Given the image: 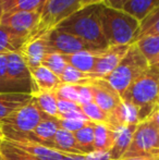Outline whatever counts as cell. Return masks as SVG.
Segmentation results:
<instances>
[{
	"label": "cell",
	"mask_w": 159,
	"mask_h": 160,
	"mask_svg": "<svg viewBox=\"0 0 159 160\" xmlns=\"http://www.w3.org/2000/svg\"><path fill=\"white\" fill-rule=\"evenodd\" d=\"M149 68V64L136 44H132L118 67L104 80L117 91L120 97L129 86Z\"/></svg>",
	"instance_id": "277c9868"
},
{
	"label": "cell",
	"mask_w": 159,
	"mask_h": 160,
	"mask_svg": "<svg viewBox=\"0 0 159 160\" xmlns=\"http://www.w3.org/2000/svg\"><path fill=\"white\" fill-rule=\"evenodd\" d=\"M4 139L14 147L23 150L37 160H61L63 158L64 152H60L36 142L28 141V139Z\"/></svg>",
	"instance_id": "5bb4252c"
},
{
	"label": "cell",
	"mask_w": 159,
	"mask_h": 160,
	"mask_svg": "<svg viewBox=\"0 0 159 160\" xmlns=\"http://www.w3.org/2000/svg\"><path fill=\"white\" fill-rule=\"evenodd\" d=\"M116 138V131L106 123L94 124V149L95 152H109Z\"/></svg>",
	"instance_id": "d6986e66"
},
{
	"label": "cell",
	"mask_w": 159,
	"mask_h": 160,
	"mask_svg": "<svg viewBox=\"0 0 159 160\" xmlns=\"http://www.w3.org/2000/svg\"><path fill=\"white\" fill-rule=\"evenodd\" d=\"M121 99L137 109L140 122L148 119L157 109L159 100V70L149 65L148 69L130 85L125 93L121 96Z\"/></svg>",
	"instance_id": "7a4b0ae2"
},
{
	"label": "cell",
	"mask_w": 159,
	"mask_h": 160,
	"mask_svg": "<svg viewBox=\"0 0 159 160\" xmlns=\"http://www.w3.org/2000/svg\"><path fill=\"white\" fill-rule=\"evenodd\" d=\"M102 3L84 7L68 19L63 20L56 28L71 34L102 49L108 48L102 25Z\"/></svg>",
	"instance_id": "6da1fadb"
},
{
	"label": "cell",
	"mask_w": 159,
	"mask_h": 160,
	"mask_svg": "<svg viewBox=\"0 0 159 160\" xmlns=\"http://www.w3.org/2000/svg\"><path fill=\"white\" fill-rule=\"evenodd\" d=\"M2 15H3V8H2V0H0V21L2 19Z\"/></svg>",
	"instance_id": "bcb514c9"
},
{
	"label": "cell",
	"mask_w": 159,
	"mask_h": 160,
	"mask_svg": "<svg viewBox=\"0 0 159 160\" xmlns=\"http://www.w3.org/2000/svg\"><path fill=\"white\" fill-rule=\"evenodd\" d=\"M94 124H95V122L89 121L84 128H82L77 132L73 133L75 139H77V147L83 155H87L95 152V149H94Z\"/></svg>",
	"instance_id": "4316f807"
},
{
	"label": "cell",
	"mask_w": 159,
	"mask_h": 160,
	"mask_svg": "<svg viewBox=\"0 0 159 160\" xmlns=\"http://www.w3.org/2000/svg\"><path fill=\"white\" fill-rule=\"evenodd\" d=\"M149 118H151L152 120H153L154 122L156 123V125H157V127L159 128V109H157L156 111H154V113L152 114Z\"/></svg>",
	"instance_id": "b9f144b4"
},
{
	"label": "cell",
	"mask_w": 159,
	"mask_h": 160,
	"mask_svg": "<svg viewBox=\"0 0 159 160\" xmlns=\"http://www.w3.org/2000/svg\"><path fill=\"white\" fill-rule=\"evenodd\" d=\"M32 97L45 114L58 118V99L55 92H35Z\"/></svg>",
	"instance_id": "d4e9b609"
},
{
	"label": "cell",
	"mask_w": 159,
	"mask_h": 160,
	"mask_svg": "<svg viewBox=\"0 0 159 160\" xmlns=\"http://www.w3.org/2000/svg\"><path fill=\"white\" fill-rule=\"evenodd\" d=\"M105 0H82V8L88 6H93V4H100L104 3Z\"/></svg>",
	"instance_id": "60d3db41"
},
{
	"label": "cell",
	"mask_w": 159,
	"mask_h": 160,
	"mask_svg": "<svg viewBox=\"0 0 159 160\" xmlns=\"http://www.w3.org/2000/svg\"><path fill=\"white\" fill-rule=\"evenodd\" d=\"M42 65H44L45 68L50 70L52 73H55L56 75L60 78V75L64 71V69L67 68L68 63L66 62L63 55H61V53L48 52L44 57V59H42Z\"/></svg>",
	"instance_id": "f546056e"
},
{
	"label": "cell",
	"mask_w": 159,
	"mask_h": 160,
	"mask_svg": "<svg viewBox=\"0 0 159 160\" xmlns=\"http://www.w3.org/2000/svg\"><path fill=\"white\" fill-rule=\"evenodd\" d=\"M44 1H47V0H44ZM44 3H45V2H44Z\"/></svg>",
	"instance_id": "f907efd6"
},
{
	"label": "cell",
	"mask_w": 159,
	"mask_h": 160,
	"mask_svg": "<svg viewBox=\"0 0 159 160\" xmlns=\"http://www.w3.org/2000/svg\"><path fill=\"white\" fill-rule=\"evenodd\" d=\"M102 53L82 51V52L72 53V55H63V58L67 63L71 65V67H73L74 69L79 70V71L83 72V73L91 74L93 72L94 68H95L98 57Z\"/></svg>",
	"instance_id": "ffe728a7"
},
{
	"label": "cell",
	"mask_w": 159,
	"mask_h": 160,
	"mask_svg": "<svg viewBox=\"0 0 159 160\" xmlns=\"http://www.w3.org/2000/svg\"><path fill=\"white\" fill-rule=\"evenodd\" d=\"M57 99H62V100L73 101V102L79 103V95H77V85L70 84H60V86L55 91Z\"/></svg>",
	"instance_id": "d6a6232c"
},
{
	"label": "cell",
	"mask_w": 159,
	"mask_h": 160,
	"mask_svg": "<svg viewBox=\"0 0 159 160\" xmlns=\"http://www.w3.org/2000/svg\"><path fill=\"white\" fill-rule=\"evenodd\" d=\"M40 12H14L2 15L0 26L9 28L17 35L24 36L28 39L38 28Z\"/></svg>",
	"instance_id": "30bf717a"
},
{
	"label": "cell",
	"mask_w": 159,
	"mask_h": 160,
	"mask_svg": "<svg viewBox=\"0 0 159 160\" xmlns=\"http://www.w3.org/2000/svg\"><path fill=\"white\" fill-rule=\"evenodd\" d=\"M0 160H4L3 156H2V152H1V149H0Z\"/></svg>",
	"instance_id": "7dc6e473"
},
{
	"label": "cell",
	"mask_w": 159,
	"mask_h": 160,
	"mask_svg": "<svg viewBox=\"0 0 159 160\" xmlns=\"http://www.w3.org/2000/svg\"><path fill=\"white\" fill-rule=\"evenodd\" d=\"M82 9V0H47L40 11L38 28L30 38L39 37ZM28 38V39H30Z\"/></svg>",
	"instance_id": "8992f818"
},
{
	"label": "cell",
	"mask_w": 159,
	"mask_h": 160,
	"mask_svg": "<svg viewBox=\"0 0 159 160\" xmlns=\"http://www.w3.org/2000/svg\"><path fill=\"white\" fill-rule=\"evenodd\" d=\"M157 109H159V100H158V105H157ZM156 109V110H157Z\"/></svg>",
	"instance_id": "c3c4849f"
},
{
	"label": "cell",
	"mask_w": 159,
	"mask_h": 160,
	"mask_svg": "<svg viewBox=\"0 0 159 160\" xmlns=\"http://www.w3.org/2000/svg\"><path fill=\"white\" fill-rule=\"evenodd\" d=\"M102 25L108 46L132 45L135 42L141 22L123 10L102 3Z\"/></svg>",
	"instance_id": "3957f363"
},
{
	"label": "cell",
	"mask_w": 159,
	"mask_h": 160,
	"mask_svg": "<svg viewBox=\"0 0 159 160\" xmlns=\"http://www.w3.org/2000/svg\"><path fill=\"white\" fill-rule=\"evenodd\" d=\"M136 125L137 124L127 125V127L120 128L119 130L116 131L115 143H113L112 148L109 152L111 160H120L123 158L124 154L131 145Z\"/></svg>",
	"instance_id": "ac0fdd59"
},
{
	"label": "cell",
	"mask_w": 159,
	"mask_h": 160,
	"mask_svg": "<svg viewBox=\"0 0 159 160\" xmlns=\"http://www.w3.org/2000/svg\"><path fill=\"white\" fill-rule=\"evenodd\" d=\"M157 158H148V157H130V158H122L120 160H156Z\"/></svg>",
	"instance_id": "7bdbcfd3"
},
{
	"label": "cell",
	"mask_w": 159,
	"mask_h": 160,
	"mask_svg": "<svg viewBox=\"0 0 159 160\" xmlns=\"http://www.w3.org/2000/svg\"><path fill=\"white\" fill-rule=\"evenodd\" d=\"M77 95H79V105H85L93 101V93L89 85H77Z\"/></svg>",
	"instance_id": "d590c367"
},
{
	"label": "cell",
	"mask_w": 159,
	"mask_h": 160,
	"mask_svg": "<svg viewBox=\"0 0 159 160\" xmlns=\"http://www.w3.org/2000/svg\"><path fill=\"white\" fill-rule=\"evenodd\" d=\"M130 157H159V128L151 118L136 125L131 145L123 158Z\"/></svg>",
	"instance_id": "5b68a950"
},
{
	"label": "cell",
	"mask_w": 159,
	"mask_h": 160,
	"mask_svg": "<svg viewBox=\"0 0 159 160\" xmlns=\"http://www.w3.org/2000/svg\"><path fill=\"white\" fill-rule=\"evenodd\" d=\"M0 149H1L2 156H3L4 160H37L34 157L31 156V155L26 154L25 152L11 145L6 139H4L3 143L0 146Z\"/></svg>",
	"instance_id": "1f68e13d"
},
{
	"label": "cell",
	"mask_w": 159,
	"mask_h": 160,
	"mask_svg": "<svg viewBox=\"0 0 159 160\" xmlns=\"http://www.w3.org/2000/svg\"><path fill=\"white\" fill-rule=\"evenodd\" d=\"M61 160H85V155L81 154H70V152H64L63 158Z\"/></svg>",
	"instance_id": "ab89813d"
},
{
	"label": "cell",
	"mask_w": 159,
	"mask_h": 160,
	"mask_svg": "<svg viewBox=\"0 0 159 160\" xmlns=\"http://www.w3.org/2000/svg\"><path fill=\"white\" fill-rule=\"evenodd\" d=\"M135 44L149 65L159 57V35L145 36L136 40Z\"/></svg>",
	"instance_id": "484cf974"
},
{
	"label": "cell",
	"mask_w": 159,
	"mask_h": 160,
	"mask_svg": "<svg viewBox=\"0 0 159 160\" xmlns=\"http://www.w3.org/2000/svg\"><path fill=\"white\" fill-rule=\"evenodd\" d=\"M7 55H0V92H4L6 88V76H7Z\"/></svg>",
	"instance_id": "8d00e7d4"
},
{
	"label": "cell",
	"mask_w": 159,
	"mask_h": 160,
	"mask_svg": "<svg viewBox=\"0 0 159 160\" xmlns=\"http://www.w3.org/2000/svg\"><path fill=\"white\" fill-rule=\"evenodd\" d=\"M48 52H51L45 35L27 39V42L22 47L20 55L22 56L28 70H33L42 65V59Z\"/></svg>",
	"instance_id": "4fadbf2b"
},
{
	"label": "cell",
	"mask_w": 159,
	"mask_h": 160,
	"mask_svg": "<svg viewBox=\"0 0 159 160\" xmlns=\"http://www.w3.org/2000/svg\"><path fill=\"white\" fill-rule=\"evenodd\" d=\"M152 67H155V68H157V69L159 70V57L157 58V59L155 60V61L153 62V63L151 64Z\"/></svg>",
	"instance_id": "f6af8a7d"
},
{
	"label": "cell",
	"mask_w": 159,
	"mask_h": 160,
	"mask_svg": "<svg viewBox=\"0 0 159 160\" xmlns=\"http://www.w3.org/2000/svg\"><path fill=\"white\" fill-rule=\"evenodd\" d=\"M44 0H2L3 14L14 12H34L42 11Z\"/></svg>",
	"instance_id": "cb8c5ba5"
},
{
	"label": "cell",
	"mask_w": 159,
	"mask_h": 160,
	"mask_svg": "<svg viewBox=\"0 0 159 160\" xmlns=\"http://www.w3.org/2000/svg\"><path fill=\"white\" fill-rule=\"evenodd\" d=\"M131 45H118V46H109L102 55L98 57L96 61L95 68L91 75L95 80H104L105 78L109 75L118 64L121 62V60L124 58L129 50Z\"/></svg>",
	"instance_id": "8fae6325"
},
{
	"label": "cell",
	"mask_w": 159,
	"mask_h": 160,
	"mask_svg": "<svg viewBox=\"0 0 159 160\" xmlns=\"http://www.w3.org/2000/svg\"><path fill=\"white\" fill-rule=\"evenodd\" d=\"M7 76H6V88L17 89L25 88L30 89L32 93V76L25 64L22 56L19 52L7 53Z\"/></svg>",
	"instance_id": "9c48e42d"
},
{
	"label": "cell",
	"mask_w": 159,
	"mask_h": 160,
	"mask_svg": "<svg viewBox=\"0 0 159 160\" xmlns=\"http://www.w3.org/2000/svg\"><path fill=\"white\" fill-rule=\"evenodd\" d=\"M32 100V94L0 92V122Z\"/></svg>",
	"instance_id": "e0dca14e"
},
{
	"label": "cell",
	"mask_w": 159,
	"mask_h": 160,
	"mask_svg": "<svg viewBox=\"0 0 159 160\" xmlns=\"http://www.w3.org/2000/svg\"><path fill=\"white\" fill-rule=\"evenodd\" d=\"M46 116L47 114H45L39 109L32 97L30 102L7 117L0 123L3 128V132L25 135L32 133Z\"/></svg>",
	"instance_id": "52a82bcc"
},
{
	"label": "cell",
	"mask_w": 159,
	"mask_h": 160,
	"mask_svg": "<svg viewBox=\"0 0 159 160\" xmlns=\"http://www.w3.org/2000/svg\"><path fill=\"white\" fill-rule=\"evenodd\" d=\"M156 160H159V157H158V158H157V159H156Z\"/></svg>",
	"instance_id": "681fc988"
},
{
	"label": "cell",
	"mask_w": 159,
	"mask_h": 160,
	"mask_svg": "<svg viewBox=\"0 0 159 160\" xmlns=\"http://www.w3.org/2000/svg\"><path fill=\"white\" fill-rule=\"evenodd\" d=\"M27 38L17 35L9 28L0 26V55L20 52Z\"/></svg>",
	"instance_id": "44dd1931"
},
{
	"label": "cell",
	"mask_w": 159,
	"mask_h": 160,
	"mask_svg": "<svg viewBox=\"0 0 159 160\" xmlns=\"http://www.w3.org/2000/svg\"><path fill=\"white\" fill-rule=\"evenodd\" d=\"M59 78L62 84L70 85H89L95 80L89 73H83L69 64L67 65Z\"/></svg>",
	"instance_id": "83f0119b"
},
{
	"label": "cell",
	"mask_w": 159,
	"mask_h": 160,
	"mask_svg": "<svg viewBox=\"0 0 159 160\" xmlns=\"http://www.w3.org/2000/svg\"><path fill=\"white\" fill-rule=\"evenodd\" d=\"M81 109V106L77 102L68 100H62V99H58V118L62 114L69 113V112L77 111Z\"/></svg>",
	"instance_id": "e575fe53"
},
{
	"label": "cell",
	"mask_w": 159,
	"mask_h": 160,
	"mask_svg": "<svg viewBox=\"0 0 159 160\" xmlns=\"http://www.w3.org/2000/svg\"><path fill=\"white\" fill-rule=\"evenodd\" d=\"M152 35H159V7L154 9L143 21H141L135 42L142 37Z\"/></svg>",
	"instance_id": "f1b7e54d"
},
{
	"label": "cell",
	"mask_w": 159,
	"mask_h": 160,
	"mask_svg": "<svg viewBox=\"0 0 159 160\" xmlns=\"http://www.w3.org/2000/svg\"><path fill=\"white\" fill-rule=\"evenodd\" d=\"M32 76V93L35 92H55L61 84L59 76L45 68L39 65L36 69L31 70Z\"/></svg>",
	"instance_id": "2e32d148"
},
{
	"label": "cell",
	"mask_w": 159,
	"mask_h": 160,
	"mask_svg": "<svg viewBox=\"0 0 159 160\" xmlns=\"http://www.w3.org/2000/svg\"><path fill=\"white\" fill-rule=\"evenodd\" d=\"M129 0H105L104 3L105 6L109 7V8H113V9H118V10H122L124 4Z\"/></svg>",
	"instance_id": "f35d334b"
},
{
	"label": "cell",
	"mask_w": 159,
	"mask_h": 160,
	"mask_svg": "<svg viewBox=\"0 0 159 160\" xmlns=\"http://www.w3.org/2000/svg\"><path fill=\"white\" fill-rule=\"evenodd\" d=\"M83 113L85 114L87 119L92 122L95 123H108V114L104 111L102 109H100L94 101L85 105L81 106Z\"/></svg>",
	"instance_id": "4dcf8cb0"
},
{
	"label": "cell",
	"mask_w": 159,
	"mask_h": 160,
	"mask_svg": "<svg viewBox=\"0 0 159 160\" xmlns=\"http://www.w3.org/2000/svg\"><path fill=\"white\" fill-rule=\"evenodd\" d=\"M138 113L137 109L131 103L121 101V103L108 116L107 125L112 130L117 131L120 128L127 127L131 124H138Z\"/></svg>",
	"instance_id": "9a60e30c"
},
{
	"label": "cell",
	"mask_w": 159,
	"mask_h": 160,
	"mask_svg": "<svg viewBox=\"0 0 159 160\" xmlns=\"http://www.w3.org/2000/svg\"><path fill=\"white\" fill-rule=\"evenodd\" d=\"M85 160H111L109 152H93L91 154L85 155Z\"/></svg>",
	"instance_id": "74e56055"
},
{
	"label": "cell",
	"mask_w": 159,
	"mask_h": 160,
	"mask_svg": "<svg viewBox=\"0 0 159 160\" xmlns=\"http://www.w3.org/2000/svg\"><path fill=\"white\" fill-rule=\"evenodd\" d=\"M157 7L159 0H129L122 10L141 22Z\"/></svg>",
	"instance_id": "7402d4cb"
},
{
	"label": "cell",
	"mask_w": 159,
	"mask_h": 160,
	"mask_svg": "<svg viewBox=\"0 0 159 160\" xmlns=\"http://www.w3.org/2000/svg\"><path fill=\"white\" fill-rule=\"evenodd\" d=\"M93 93V101L107 114H110L121 103L122 99L115 88L105 80H94L89 84Z\"/></svg>",
	"instance_id": "7c38bea8"
},
{
	"label": "cell",
	"mask_w": 159,
	"mask_h": 160,
	"mask_svg": "<svg viewBox=\"0 0 159 160\" xmlns=\"http://www.w3.org/2000/svg\"><path fill=\"white\" fill-rule=\"evenodd\" d=\"M51 148L58 150L60 152H70V154L83 155L80 152L79 147H77V143L74 137V134L69 132V131L63 130L61 128L56 133Z\"/></svg>",
	"instance_id": "603a6c76"
},
{
	"label": "cell",
	"mask_w": 159,
	"mask_h": 160,
	"mask_svg": "<svg viewBox=\"0 0 159 160\" xmlns=\"http://www.w3.org/2000/svg\"><path fill=\"white\" fill-rule=\"evenodd\" d=\"M59 119V118H58ZM88 120H71V119H59L60 128L71 133H75L88 123Z\"/></svg>",
	"instance_id": "836d02e7"
},
{
	"label": "cell",
	"mask_w": 159,
	"mask_h": 160,
	"mask_svg": "<svg viewBox=\"0 0 159 160\" xmlns=\"http://www.w3.org/2000/svg\"><path fill=\"white\" fill-rule=\"evenodd\" d=\"M45 37L50 47L51 52H58L61 55H72V53L82 52V51L102 53L106 50L91 42H85L77 36L62 32L56 28L45 34Z\"/></svg>",
	"instance_id": "ba28073f"
},
{
	"label": "cell",
	"mask_w": 159,
	"mask_h": 160,
	"mask_svg": "<svg viewBox=\"0 0 159 160\" xmlns=\"http://www.w3.org/2000/svg\"><path fill=\"white\" fill-rule=\"evenodd\" d=\"M4 138H6V136H4L3 128H2V125H1V123H0V146H1V144L3 143Z\"/></svg>",
	"instance_id": "ee69618b"
}]
</instances>
